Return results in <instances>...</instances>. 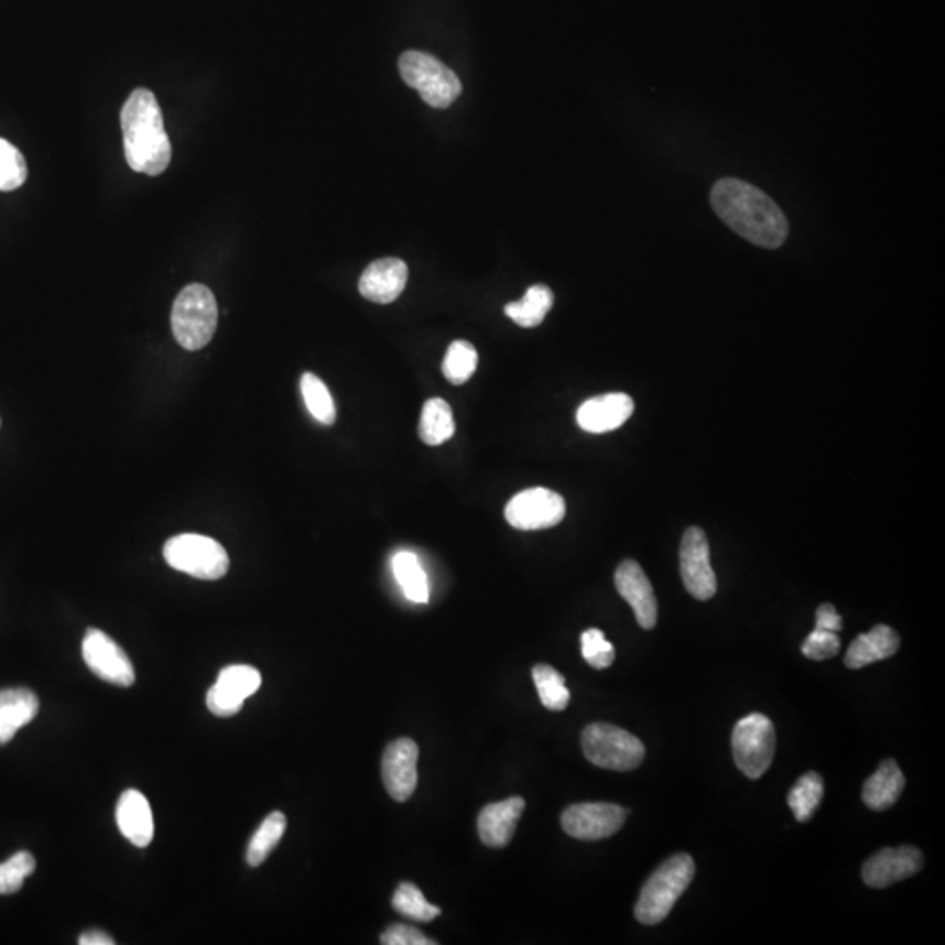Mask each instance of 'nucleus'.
<instances>
[{
    "label": "nucleus",
    "mask_w": 945,
    "mask_h": 945,
    "mask_svg": "<svg viewBox=\"0 0 945 945\" xmlns=\"http://www.w3.org/2000/svg\"><path fill=\"white\" fill-rule=\"evenodd\" d=\"M218 328V302L204 284H189L172 307V333L186 350L204 349Z\"/></svg>",
    "instance_id": "4"
},
{
    "label": "nucleus",
    "mask_w": 945,
    "mask_h": 945,
    "mask_svg": "<svg viewBox=\"0 0 945 945\" xmlns=\"http://www.w3.org/2000/svg\"><path fill=\"white\" fill-rule=\"evenodd\" d=\"M116 822L121 834L137 848H148L154 837L153 811L137 790H127L116 805Z\"/></svg>",
    "instance_id": "19"
},
{
    "label": "nucleus",
    "mask_w": 945,
    "mask_h": 945,
    "mask_svg": "<svg viewBox=\"0 0 945 945\" xmlns=\"http://www.w3.org/2000/svg\"><path fill=\"white\" fill-rule=\"evenodd\" d=\"M582 653L588 665L606 669L615 662V648L599 629H588L582 634Z\"/></svg>",
    "instance_id": "35"
},
{
    "label": "nucleus",
    "mask_w": 945,
    "mask_h": 945,
    "mask_svg": "<svg viewBox=\"0 0 945 945\" xmlns=\"http://www.w3.org/2000/svg\"><path fill=\"white\" fill-rule=\"evenodd\" d=\"M124 156L133 172L160 175L172 160L171 139L166 135L162 107L153 91L137 88L121 109Z\"/></svg>",
    "instance_id": "2"
},
{
    "label": "nucleus",
    "mask_w": 945,
    "mask_h": 945,
    "mask_svg": "<svg viewBox=\"0 0 945 945\" xmlns=\"http://www.w3.org/2000/svg\"><path fill=\"white\" fill-rule=\"evenodd\" d=\"M409 279V267L398 258H383L368 264L359 279V293L380 305H388L403 293Z\"/></svg>",
    "instance_id": "17"
},
{
    "label": "nucleus",
    "mask_w": 945,
    "mask_h": 945,
    "mask_svg": "<svg viewBox=\"0 0 945 945\" xmlns=\"http://www.w3.org/2000/svg\"><path fill=\"white\" fill-rule=\"evenodd\" d=\"M923 861V852L914 846L886 848L865 861L861 876L870 888H888L920 872Z\"/></svg>",
    "instance_id": "14"
},
{
    "label": "nucleus",
    "mask_w": 945,
    "mask_h": 945,
    "mask_svg": "<svg viewBox=\"0 0 945 945\" xmlns=\"http://www.w3.org/2000/svg\"><path fill=\"white\" fill-rule=\"evenodd\" d=\"M899 650V634L891 627L876 626L852 641L844 662L849 669H861L873 662L886 661Z\"/></svg>",
    "instance_id": "20"
},
{
    "label": "nucleus",
    "mask_w": 945,
    "mask_h": 945,
    "mask_svg": "<svg viewBox=\"0 0 945 945\" xmlns=\"http://www.w3.org/2000/svg\"><path fill=\"white\" fill-rule=\"evenodd\" d=\"M825 793V783L818 772H807L801 780L793 784L788 793V805L792 807L796 822L805 823L813 818L814 811L818 810Z\"/></svg>",
    "instance_id": "26"
},
{
    "label": "nucleus",
    "mask_w": 945,
    "mask_h": 945,
    "mask_svg": "<svg viewBox=\"0 0 945 945\" xmlns=\"http://www.w3.org/2000/svg\"><path fill=\"white\" fill-rule=\"evenodd\" d=\"M694 876L695 863L691 855L680 852L671 856L644 882L636 903V920L648 926L662 923L680 897L688 890Z\"/></svg>",
    "instance_id": "3"
},
{
    "label": "nucleus",
    "mask_w": 945,
    "mask_h": 945,
    "mask_svg": "<svg viewBox=\"0 0 945 945\" xmlns=\"http://www.w3.org/2000/svg\"><path fill=\"white\" fill-rule=\"evenodd\" d=\"M29 175L25 156L11 142L0 139V192L22 188Z\"/></svg>",
    "instance_id": "33"
},
{
    "label": "nucleus",
    "mask_w": 945,
    "mask_h": 945,
    "mask_svg": "<svg viewBox=\"0 0 945 945\" xmlns=\"http://www.w3.org/2000/svg\"><path fill=\"white\" fill-rule=\"evenodd\" d=\"M629 811L608 802H585L567 807L563 813L564 832L578 840H602L617 834L626 823Z\"/></svg>",
    "instance_id": "10"
},
{
    "label": "nucleus",
    "mask_w": 945,
    "mask_h": 945,
    "mask_svg": "<svg viewBox=\"0 0 945 945\" xmlns=\"http://www.w3.org/2000/svg\"><path fill=\"white\" fill-rule=\"evenodd\" d=\"M392 569L405 596L412 602L426 605L430 600V585L417 555H413L412 552H400L392 558Z\"/></svg>",
    "instance_id": "25"
},
{
    "label": "nucleus",
    "mask_w": 945,
    "mask_h": 945,
    "mask_svg": "<svg viewBox=\"0 0 945 945\" xmlns=\"http://www.w3.org/2000/svg\"><path fill=\"white\" fill-rule=\"evenodd\" d=\"M732 751L736 765L750 780L762 778L775 753V730L762 713H751L737 721L732 732Z\"/></svg>",
    "instance_id": "8"
},
{
    "label": "nucleus",
    "mask_w": 945,
    "mask_h": 945,
    "mask_svg": "<svg viewBox=\"0 0 945 945\" xmlns=\"http://www.w3.org/2000/svg\"><path fill=\"white\" fill-rule=\"evenodd\" d=\"M582 748L588 762L608 771H634L643 763V742L623 728L609 724H593L582 734Z\"/></svg>",
    "instance_id": "5"
},
{
    "label": "nucleus",
    "mask_w": 945,
    "mask_h": 945,
    "mask_svg": "<svg viewBox=\"0 0 945 945\" xmlns=\"http://www.w3.org/2000/svg\"><path fill=\"white\" fill-rule=\"evenodd\" d=\"M816 629L832 630L839 632L843 629V617L837 613V609L832 605H822L816 611Z\"/></svg>",
    "instance_id": "39"
},
{
    "label": "nucleus",
    "mask_w": 945,
    "mask_h": 945,
    "mask_svg": "<svg viewBox=\"0 0 945 945\" xmlns=\"http://www.w3.org/2000/svg\"><path fill=\"white\" fill-rule=\"evenodd\" d=\"M285 825H287L285 816L279 811L267 816V819L261 823L260 828L252 835L248 855H246L251 867H260L269 858L270 852L278 848L282 835H284Z\"/></svg>",
    "instance_id": "27"
},
{
    "label": "nucleus",
    "mask_w": 945,
    "mask_h": 945,
    "mask_svg": "<svg viewBox=\"0 0 945 945\" xmlns=\"http://www.w3.org/2000/svg\"><path fill=\"white\" fill-rule=\"evenodd\" d=\"M216 685L221 686L222 691L228 692L233 697L246 700L260 691L261 674L258 669L251 667V665H230L219 673Z\"/></svg>",
    "instance_id": "32"
},
{
    "label": "nucleus",
    "mask_w": 945,
    "mask_h": 945,
    "mask_svg": "<svg viewBox=\"0 0 945 945\" xmlns=\"http://www.w3.org/2000/svg\"><path fill=\"white\" fill-rule=\"evenodd\" d=\"M632 413H634L632 398L623 392H611V394H602L585 401L576 413V421L587 433L600 435V433H609L622 427Z\"/></svg>",
    "instance_id": "16"
},
{
    "label": "nucleus",
    "mask_w": 945,
    "mask_h": 945,
    "mask_svg": "<svg viewBox=\"0 0 945 945\" xmlns=\"http://www.w3.org/2000/svg\"><path fill=\"white\" fill-rule=\"evenodd\" d=\"M680 569L686 590L698 600L712 599L716 594V575L709 561V541L703 529H686L680 548Z\"/></svg>",
    "instance_id": "12"
},
{
    "label": "nucleus",
    "mask_w": 945,
    "mask_h": 945,
    "mask_svg": "<svg viewBox=\"0 0 945 945\" xmlns=\"http://www.w3.org/2000/svg\"><path fill=\"white\" fill-rule=\"evenodd\" d=\"M419 746L409 737L398 739L383 751L382 778L385 790L397 802H406L417 788Z\"/></svg>",
    "instance_id": "13"
},
{
    "label": "nucleus",
    "mask_w": 945,
    "mask_h": 945,
    "mask_svg": "<svg viewBox=\"0 0 945 945\" xmlns=\"http://www.w3.org/2000/svg\"><path fill=\"white\" fill-rule=\"evenodd\" d=\"M456 433L454 413L447 401L433 398L424 403L421 422H419V436L422 442L431 447H438Z\"/></svg>",
    "instance_id": "23"
},
{
    "label": "nucleus",
    "mask_w": 945,
    "mask_h": 945,
    "mask_svg": "<svg viewBox=\"0 0 945 945\" xmlns=\"http://www.w3.org/2000/svg\"><path fill=\"white\" fill-rule=\"evenodd\" d=\"M163 555L169 566L198 579H219L228 573L230 557L221 543L202 534H180L166 541Z\"/></svg>",
    "instance_id": "7"
},
{
    "label": "nucleus",
    "mask_w": 945,
    "mask_h": 945,
    "mask_svg": "<svg viewBox=\"0 0 945 945\" xmlns=\"http://www.w3.org/2000/svg\"><path fill=\"white\" fill-rule=\"evenodd\" d=\"M300 388L312 417L324 426H333L337 421V409L326 383L314 373H303Z\"/></svg>",
    "instance_id": "28"
},
{
    "label": "nucleus",
    "mask_w": 945,
    "mask_h": 945,
    "mask_svg": "<svg viewBox=\"0 0 945 945\" xmlns=\"http://www.w3.org/2000/svg\"><path fill=\"white\" fill-rule=\"evenodd\" d=\"M83 659L104 682L116 686H130L135 683V669L123 648L112 641L106 632L90 629L83 641Z\"/></svg>",
    "instance_id": "11"
},
{
    "label": "nucleus",
    "mask_w": 945,
    "mask_h": 945,
    "mask_svg": "<svg viewBox=\"0 0 945 945\" xmlns=\"http://www.w3.org/2000/svg\"><path fill=\"white\" fill-rule=\"evenodd\" d=\"M380 944L383 945H435V941L427 938L424 933L419 932L413 926L406 924H392L391 928L385 930L380 937Z\"/></svg>",
    "instance_id": "37"
},
{
    "label": "nucleus",
    "mask_w": 945,
    "mask_h": 945,
    "mask_svg": "<svg viewBox=\"0 0 945 945\" xmlns=\"http://www.w3.org/2000/svg\"><path fill=\"white\" fill-rule=\"evenodd\" d=\"M712 205L728 228L758 248L778 249L786 240L783 210L753 184L732 177L720 180L713 186Z\"/></svg>",
    "instance_id": "1"
},
{
    "label": "nucleus",
    "mask_w": 945,
    "mask_h": 945,
    "mask_svg": "<svg viewBox=\"0 0 945 945\" xmlns=\"http://www.w3.org/2000/svg\"><path fill=\"white\" fill-rule=\"evenodd\" d=\"M39 713V698L26 688L0 692V745H8L14 734L31 724Z\"/></svg>",
    "instance_id": "21"
},
{
    "label": "nucleus",
    "mask_w": 945,
    "mask_h": 945,
    "mask_svg": "<svg viewBox=\"0 0 945 945\" xmlns=\"http://www.w3.org/2000/svg\"><path fill=\"white\" fill-rule=\"evenodd\" d=\"M839 652V632H832V630L816 629V627H814L813 632H811V634L805 638L804 643H802V653H804L807 659H811V661H826V659H834V656Z\"/></svg>",
    "instance_id": "36"
},
{
    "label": "nucleus",
    "mask_w": 945,
    "mask_h": 945,
    "mask_svg": "<svg viewBox=\"0 0 945 945\" xmlns=\"http://www.w3.org/2000/svg\"><path fill=\"white\" fill-rule=\"evenodd\" d=\"M242 706L243 700L222 691L221 686L214 685L209 694H207V707H209L213 715L228 718V716L237 715L242 709Z\"/></svg>",
    "instance_id": "38"
},
{
    "label": "nucleus",
    "mask_w": 945,
    "mask_h": 945,
    "mask_svg": "<svg viewBox=\"0 0 945 945\" xmlns=\"http://www.w3.org/2000/svg\"><path fill=\"white\" fill-rule=\"evenodd\" d=\"M477 349L466 340L452 341L447 356L443 359V376L454 385H463L477 370Z\"/></svg>",
    "instance_id": "30"
},
{
    "label": "nucleus",
    "mask_w": 945,
    "mask_h": 945,
    "mask_svg": "<svg viewBox=\"0 0 945 945\" xmlns=\"http://www.w3.org/2000/svg\"><path fill=\"white\" fill-rule=\"evenodd\" d=\"M905 786V778L900 771L899 763L894 760H884L879 765L876 774L865 781L863 802L869 810H890L894 802L899 801L900 793Z\"/></svg>",
    "instance_id": "22"
},
{
    "label": "nucleus",
    "mask_w": 945,
    "mask_h": 945,
    "mask_svg": "<svg viewBox=\"0 0 945 945\" xmlns=\"http://www.w3.org/2000/svg\"><path fill=\"white\" fill-rule=\"evenodd\" d=\"M554 305V293L546 285L537 284L525 291L520 302L508 303L504 314L522 328H536Z\"/></svg>",
    "instance_id": "24"
},
{
    "label": "nucleus",
    "mask_w": 945,
    "mask_h": 945,
    "mask_svg": "<svg viewBox=\"0 0 945 945\" xmlns=\"http://www.w3.org/2000/svg\"><path fill=\"white\" fill-rule=\"evenodd\" d=\"M35 860L31 852H17L0 863V894H13L22 890L25 879L34 873Z\"/></svg>",
    "instance_id": "34"
},
{
    "label": "nucleus",
    "mask_w": 945,
    "mask_h": 945,
    "mask_svg": "<svg viewBox=\"0 0 945 945\" xmlns=\"http://www.w3.org/2000/svg\"><path fill=\"white\" fill-rule=\"evenodd\" d=\"M615 585L618 594L629 602L630 608L634 609L639 626L647 630L653 629L659 617V606L643 567L632 558H627L615 573Z\"/></svg>",
    "instance_id": "15"
},
{
    "label": "nucleus",
    "mask_w": 945,
    "mask_h": 945,
    "mask_svg": "<svg viewBox=\"0 0 945 945\" xmlns=\"http://www.w3.org/2000/svg\"><path fill=\"white\" fill-rule=\"evenodd\" d=\"M392 908L398 914L419 923H430L439 915V909L426 902L424 894L412 882H401L392 897Z\"/></svg>",
    "instance_id": "31"
},
{
    "label": "nucleus",
    "mask_w": 945,
    "mask_h": 945,
    "mask_svg": "<svg viewBox=\"0 0 945 945\" xmlns=\"http://www.w3.org/2000/svg\"><path fill=\"white\" fill-rule=\"evenodd\" d=\"M79 944L82 945H112L115 941H112L107 933L104 932H88L85 935H82L79 938Z\"/></svg>",
    "instance_id": "40"
},
{
    "label": "nucleus",
    "mask_w": 945,
    "mask_h": 945,
    "mask_svg": "<svg viewBox=\"0 0 945 945\" xmlns=\"http://www.w3.org/2000/svg\"><path fill=\"white\" fill-rule=\"evenodd\" d=\"M398 65L403 82L417 90L427 106L447 109L463 91L459 77L433 55L406 52L400 56Z\"/></svg>",
    "instance_id": "6"
},
{
    "label": "nucleus",
    "mask_w": 945,
    "mask_h": 945,
    "mask_svg": "<svg viewBox=\"0 0 945 945\" xmlns=\"http://www.w3.org/2000/svg\"><path fill=\"white\" fill-rule=\"evenodd\" d=\"M522 796H511L503 802L489 804L478 816V835L489 848H504L515 835L517 823L524 813Z\"/></svg>",
    "instance_id": "18"
},
{
    "label": "nucleus",
    "mask_w": 945,
    "mask_h": 945,
    "mask_svg": "<svg viewBox=\"0 0 945 945\" xmlns=\"http://www.w3.org/2000/svg\"><path fill=\"white\" fill-rule=\"evenodd\" d=\"M533 677L541 704L550 712H564L569 704L571 694L563 674L550 665L540 664L533 669Z\"/></svg>",
    "instance_id": "29"
},
{
    "label": "nucleus",
    "mask_w": 945,
    "mask_h": 945,
    "mask_svg": "<svg viewBox=\"0 0 945 945\" xmlns=\"http://www.w3.org/2000/svg\"><path fill=\"white\" fill-rule=\"evenodd\" d=\"M566 515L563 496L545 487L522 490L510 499L504 510L508 524L519 531H541L554 528Z\"/></svg>",
    "instance_id": "9"
}]
</instances>
